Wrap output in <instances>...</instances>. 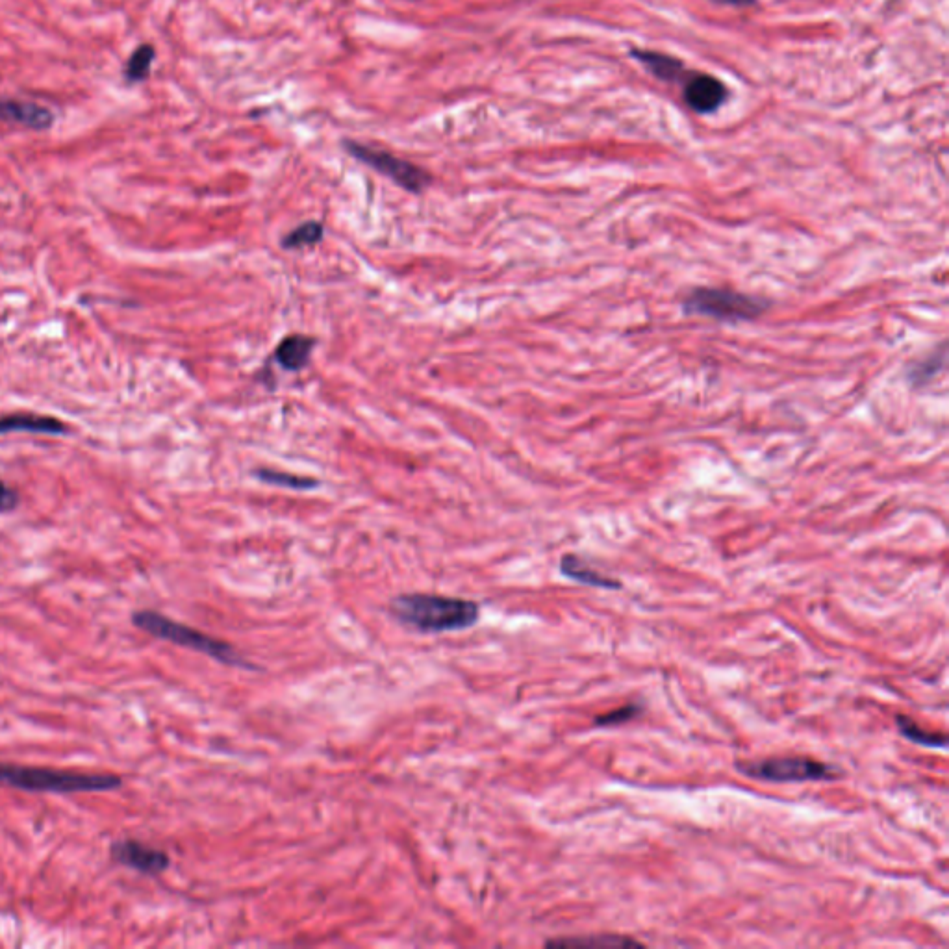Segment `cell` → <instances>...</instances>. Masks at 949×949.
I'll return each mask as SVG.
<instances>
[{"label":"cell","instance_id":"obj_1","mask_svg":"<svg viewBox=\"0 0 949 949\" xmlns=\"http://www.w3.org/2000/svg\"><path fill=\"white\" fill-rule=\"evenodd\" d=\"M390 612L395 620L418 633H458L477 625L481 605L462 597L403 594L393 597Z\"/></svg>","mask_w":949,"mask_h":949},{"label":"cell","instance_id":"obj_2","mask_svg":"<svg viewBox=\"0 0 949 949\" xmlns=\"http://www.w3.org/2000/svg\"><path fill=\"white\" fill-rule=\"evenodd\" d=\"M0 783L2 785L43 794H93V792H114L123 785V779L112 773H75L21 766L0 762Z\"/></svg>","mask_w":949,"mask_h":949},{"label":"cell","instance_id":"obj_3","mask_svg":"<svg viewBox=\"0 0 949 949\" xmlns=\"http://www.w3.org/2000/svg\"><path fill=\"white\" fill-rule=\"evenodd\" d=\"M132 623L143 633L151 634L158 640L171 642L175 646L193 649L197 653H203L206 657L214 658L221 664L227 666H238L245 670H258L254 664H251L247 658L241 657L240 653L234 647L221 642L210 634L201 633L193 627L182 625L178 621L167 618L164 614L156 610H138L132 614Z\"/></svg>","mask_w":949,"mask_h":949},{"label":"cell","instance_id":"obj_4","mask_svg":"<svg viewBox=\"0 0 949 949\" xmlns=\"http://www.w3.org/2000/svg\"><path fill=\"white\" fill-rule=\"evenodd\" d=\"M770 308V301L723 288H694L683 299L684 314L712 317L725 323L755 321Z\"/></svg>","mask_w":949,"mask_h":949},{"label":"cell","instance_id":"obj_5","mask_svg":"<svg viewBox=\"0 0 949 949\" xmlns=\"http://www.w3.org/2000/svg\"><path fill=\"white\" fill-rule=\"evenodd\" d=\"M736 770L768 783H809V781H836L842 770L822 760L809 757H770L762 760H736Z\"/></svg>","mask_w":949,"mask_h":949},{"label":"cell","instance_id":"obj_6","mask_svg":"<svg viewBox=\"0 0 949 949\" xmlns=\"http://www.w3.org/2000/svg\"><path fill=\"white\" fill-rule=\"evenodd\" d=\"M343 147L358 162L375 169L377 173L390 178L399 188L410 191V193H421L431 184V175L425 169H421L412 162L401 160L390 152L373 149V147H367L362 143L349 140L343 141Z\"/></svg>","mask_w":949,"mask_h":949},{"label":"cell","instance_id":"obj_7","mask_svg":"<svg viewBox=\"0 0 949 949\" xmlns=\"http://www.w3.org/2000/svg\"><path fill=\"white\" fill-rule=\"evenodd\" d=\"M110 855L117 864L145 875L164 874L171 866V859L165 851L145 846L138 840H117L110 848Z\"/></svg>","mask_w":949,"mask_h":949},{"label":"cell","instance_id":"obj_8","mask_svg":"<svg viewBox=\"0 0 949 949\" xmlns=\"http://www.w3.org/2000/svg\"><path fill=\"white\" fill-rule=\"evenodd\" d=\"M56 115L38 102L17 101L0 97V121L32 130H47L54 125Z\"/></svg>","mask_w":949,"mask_h":949},{"label":"cell","instance_id":"obj_9","mask_svg":"<svg viewBox=\"0 0 949 949\" xmlns=\"http://www.w3.org/2000/svg\"><path fill=\"white\" fill-rule=\"evenodd\" d=\"M727 99V89L714 76H692L684 89V101L699 114L716 112Z\"/></svg>","mask_w":949,"mask_h":949},{"label":"cell","instance_id":"obj_10","mask_svg":"<svg viewBox=\"0 0 949 949\" xmlns=\"http://www.w3.org/2000/svg\"><path fill=\"white\" fill-rule=\"evenodd\" d=\"M316 343V338L312 336L292 334L279 343L275 351V360L279 362L280 367L288 371H301L310 362Z\"/></svg>","mask_w":949,"mask_h":949},{"label":"cell","instance_id":"obj_11","mask_svg":"<svg viewBox=\"0 0 949 949\" xmlns=\"http://www.w3.org/2000/svg\"><path fill=\"white\" fill-rule=\"evenodd\" d=\"M0 432H32V434H64V421L38 414H12L0 418Z\"/></svg>","mask_w":949,"mask_h":949},{"label":"cell","instance_id":"obj_12","mask_svg":"<svg viewBox=\"0 0 949 949\" xmlns=\"http://www.w3.org/2000/svg\"><path fill=\"white\" fill-rule=\"evenodd\" d=\"M560 571H562V575H566L568 579L577 581V583L588 584V586H595V588H607V590L608 588L610 590L621 588L620 581L590 568L583 558H579L577 555H564L560 560Z\"/></svg>","mask_w":949,"mask_h":949},{"label":"cell","instance_id":"obj_13","mask_svg":"<svg viewBox=\"0 0 949 949\" xmlns=\"http://www.w3.org/2000/svg\"><path fill=\"white\" fill-rule=\"evenodd\" d=\"M547 948L627 949L644 948V944L623 935H595V937L586 938H558V940L547 942Z\"/></svg>","mask_w":949,"mask_h":949},{"label":"cell","instance_id":"obj_14","mask_svg":"<svg viewBox=\"0 0 949 949\" xmlns=\"http://www.w3.org/2000/svg\"><path fill=\"white\" fill-rule=\"evenodd\" d=\"M896 722H898L899 733L903 734L905 738H909L914 744H920V746L925 747H944L946 746V742H948V736H946V734L925 731L918 723L911 720L909 716H905V714H898V716H896Z\"/></svg>","mask_w":949,"mask_h":949},{"label":"cell","instance_id":"obj_15","mask_svg":"<svg viewBox=\"0 0 949 949\" xmlns=\"http://www.w3.org/2000/svg\"><path fill=\"white\" fill-rule=\"evenodd\" d=\"M253 475L256 479L266 482V484H275V486L290 488V490H312V488L319 486V481L312 479V477L284 473V471H275V469H258V471H254Z\"/></svg>","mask_w":949,"mask_h":949},{"label":"cell","instance_id":"obj_16","mask_svg":"<svg viewBox=\"0 0 949 949\" xmlns=\"http://www.w3.org/2000/svg\"><path fill=\"white\" fill-rule=\"evenodd\" d=\"M325 228L319 221H306L303 225L293 228L282 238V247L284 249H303V247H312L323 240Z\"/></svg>","mask_w":949,"mask_h":949},{"label":"cell","instance_id":"obj_17","mask_svg":"<svg viewBox=\"0 0 949 949\" xmlns=\"http://www.w3.org/2000/svg\"><path fill=\"white\" fill-rule=\"evenodd\" d=\"M634 56L646 65L647 69L653 73V75L658 76V78H664V80H673L677 78V75L683 71V64L673 60V58H668V56H662V54H657V52H634Z\"/></svg>","mask_w":949,"mask_h":949},{"label":"cell","instance_id":"obj_18","mask_svg":"<svg viewBox=\"0 0 949 949\" xmlns=\"http://www.w3.org/2000/svg\"><path fill=\"white\" fill-rule=\"evenodd\" d=\"M944 362H946V349L940 347L935 353H931L924 360H920L918 364H914L909 369L907 377L914 386H924L929 380L935 379V375L944 367Z\"/></svg>","mask_w":949,"mask_h":949},{"label":"cell","instance_id":"obj_19","mask_svg":"<svg viewBox=\"0 0 949 949\" xmlns=\"http://www.w3.org/2000/svg\"><path fill=\"white\" fill-rule=\"evenodd\" d=\"M154 56H156V51H154L152 45H141V47H138V49L134 51V54L130 56L127 67H125V76H127L128 82H141V80H145V78L149 76V73H151Z\"/></svg>","mask_w":949,"mask_h":949},{"label":"cell","instance_id":"obj_20","mask_svg":"<svg viewBox=\"0 0 949 949\" xmlns=\"http://www.w3.org/2000/svg\"><path fill=\"white\" fill-rule=\"evenodd\" d=\"M640 714H642V707L638 703H629V705H623L620 709L610 710V712L597 716L594 723L595 727H618V725H623V723L638 718Z\"/></svg>","mask_w":949,"mask_h":949},{"label":"cell","instance_id":"obj_21","mask_svg":"<svg viewBox=\"0 0 949 949\" xmlns=\"http://www.w3.org/2000/svg\"><path fill=\"white\" fill-rule=\"evenodd\" d=\"M17 503H19L17 494L13 492L8 484L0 481V514L12 512L13 508L17 507Z\"/></svg>","mask_w":949,"mask_h":949}]
</instances>
